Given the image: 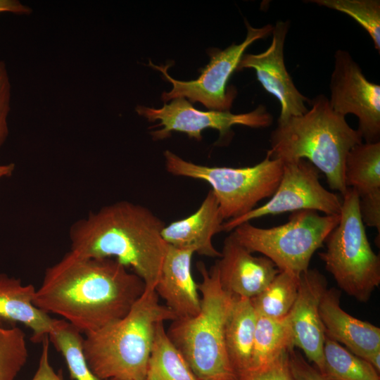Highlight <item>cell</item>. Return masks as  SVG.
Returning <instances> with one entry per match:
<instances>
[{"label":"cell","instance_id":"obj_28","mask_svg":"<svg viewBox=\"0 0 380 380\" xmlns=\"http://www.w3.org/2000/svg\"><path fill=\"white\" fill-rule=\"evenodd\" d=\"M28 357L25 334L18 327L0 324V380H15Z\"/></svg>","mask_w":380,"mask_h":380},{"label":"cell","instance_id":"obj_24","mask_svg":"<svg viewBox=\"0 0 380 380\" xmlns=\"http://www.w3.org/2000/svg\"><path fill=\"white\" fill-rule=\"evenodd\" d=\"M63 355L70 376L74 380H103L90 369L83 351L84 337L76 328L64 319H53L48 336Z\"/></svg>","mask_w":380,"mask_h":380},{"label":"cell","instance_id":"obj_25","mask_svg":"<svg viewBox=\"0 0 380 380\" xmlns=\"http://www.w3.org/2000/svg\"><path fill=\"white\" fill-rule=\"evenodd\" d=\"M321 373L333 380H379V373L367 361L326 336Z\"/></svg>","mask_w":380,"mask_h":380},{"label":"cell","instance_id":"obj_29","mask_svg":"<svg viewBox=\"0 0 380 380\" xmlns=\"http://www.w3.org/2000/svg\"><path fill=\"white\" fill-rule=\"evenodd\" d=\"M288 351L264 367L246 372L239 380H293L289 366Z\"/></svg>","mask_w":380,"mask_h":380},{"label":"cell","instance_id":"obj_11","mask_svg":"<svg viewBox=\"0 0 380 380\" xmlns=\"http://www.w3.org/2000/svg\"><path fill=\"white\" fill-rule=\"evenodd\" d=\"M137 113L148 122L160 121L153 127H163L153 131L151 134L154 139H163L170 136L172 132L186 134L189 138L197 141L202 139L203 129L212 128L220 133V139L230 136L232 127L236 125L252 128H265L272 125V115L263 105L255 110L241 114H234L229 110L202 111L198 110L184 98H177L160 108H149L144 106L136 107Z\"/></svg>","mask_w":380,"mask_h":380},{"label":"cell","instance_id":"obj_33","mask_svg":"<svg viewBox=\"0 0 380 380\" xmlns=\"http://www.w3.org/2000/svg\"><path fill=\"white\" fill-rule=\"evenodd\" d=\"M0 13L30 15L32 13V8L18 0H0Z\"/></svg>","mask_w":380,"mask_h":380},{"label":"cell","instance_id":"obj_18","mask_svg":"<svg viewBox=\"0 0 380 380\" xmlns=\"http://www.w3.org/2000/svg\"><path fill=\"white\" fill-rule=\"evenodd\" d=\"M340 296L338 291L331 288L321 299L319 314L325 335L365 360L380 350V329L344 311L340 305Z\"/></svg>","mask_w":380,"mask_h":380},{"label":"cell","instance_id":"obj_31","mask_svg":"<svg viewBox=\"0 0 380 380\" xmlns=\"http://www.w3.org/2000/svg\"><path fill=\"white\" fill-rule=\"evenodd\" d=\"M291 348L288 351L289 369L293 380H333L324 376Z\"/></svg>","mask_w":380,"mask_h":380},{"label":"cell","instance_id":"obj_35","mask_svg":"<svg viewBox=\"0 0 380 380\" xmlns=\"http://www.w3.org/2000/svg\"><path fill=\"white\" fill-rule=\"evenodd\" d=\"M15 167V164L12 163L0 165V179L11 176Z\"/></svg>","mask_w":380,"mask_h":380},{"label":"cell","instance_id":"obj_27","mask_svg":"<svg viewBox=\"0 0 380 380\" xmlns=\"http://www.w3.org/2000/svg\"><path fill=\"white\" fill-rule=\"evenodd\" d=\"M331 9L342 12L353 18L372 38L374 48L380 51L379 0H310Z\"/></svg>","mask_w":380,"mask_h":380},{"label":"cell","instance_id":"obj_14","mask_svg":"<svg viewBox=\"0 0 380 380\" xmlns=\"http://www.w3.org/2000/svg\"><path fill=\"white\" fill-rule=\"evenodd\" d=\"M327 289V281L317 270L305 271L299 277L296 300L288 314L293 348L302 350L320 372L326 335L319 304Z\"/></svg>","mask_w":380,"mask_h":380},{"label":"cell","instance_id":"obj_5","mask_svg":"<svg viewBox=\"0 0 380 380\" xmlns=\"http://www.w3.org/2000/svg\"><path fill=\"white\" fill-rule=\"evenodd\" d=\"M202 281L201 310L194 317L172 321L167 334L200 380H239L225 347L224 328L234 297L220 283L214 265L197 264Z\"/></svg>","mask_w":380,"mask_h":380},{"label":"cell","instance_id":"obj_1","mask_svg":"<svg viewBox=\"0 0 380 380\" xmlns=\"http://www.w3.org/2000/svg\"><path fill=\"white\" fill-rule=\"evenodd\" d=\"M145 289L144 281L116 260L70 250L46 270L33 303L86 334L124 317Z\"/></svg>","mask_w":380,"mask_h":380},{"label":"cell","instance_id":"obj_30","mask_svg":"<svg viewBox=\"0 0 380 380\" xmlns=\"http://www.w3.org/2000/svg\"><path fill=\"white\" fill-rule=\"evenodd\" d=\"M11 82L3 61H0V148L6 141L9 130L8 116L11 106Z\"/></svg>","mask_w":380,"mask_h":380},{"label":"cell","instance_id":"obj_26","mask_svg":"<svg viewBox=\"0 0 380 380\" xmlns=\"http://www.w3.org/2000/svg\"><path fill=\"white\" fill-rule=\"evenodd\" d=\"M299 277L280 271L268 286L251 299L258 316L281 319L288 315L298 295Z\"/></svg>","mask_w":380,"mask_h":380},{"label":"cell","instance_id":"obj_17","mask_svg":"<svg viewBox=\"0 0 380 380\" xmlns=\"http://www.w3.org/2000/svg\"><path fill=\"white\" fill-rule=\"evenodd\" d=\"M195 252L168 244L160 274L155 286L158 297L177 318L196 316L201 310L198 284L191 273V260Z\"/></svg>","mask_w":380,"mask_h":380},{"label":"cell","instance_id":"obj_16","mask_svg":"<svg viewBox=\"0 0 380 380\" xmlns=\"http://www.w3.org/2000/svg\"><path fill=\"white\" fill-rule=\"evenodd\" d=\"M346 186L355 189L364 224L380 234V141L361 143L350 149L345 163Z\"/></svg>","mask_w":380,"mask_h":380},{"label":"cell","instance_id":"obj_13","mask_svg":"<svg viewBox=\"0 0 380 380\" xmlns=\"http://www.w3.org/2000/svg\"><path fill=\"white\" fill-rule=\"evenodd\" d=\"M290 27L289 20H277L273 25L270 46L260 53L243 54L236 70L252 68L263 88L277 99L281 112L277 122L308 111L306 103L310 100L296 88L284 63V44Z\"/></svg>","mask_w":380,"mask_h":380},{"label":"cell","instance_id":"obj_34","mask_svg":"<svg viewBox=\"0 0 380 380\" xmlns=\"http://www.w3.org/2000/svg\"><path fill=\"white\" fill-rule=\"evenodd\" d=\"M370 365H372L375 370L379 373L380 371V350L372 353L366 360Z\"/></svg>","mask_w":380,"mask_h":380},{"label":"cell","instance_id":"obj_4","mask_svg":"<svg viewBox=\"0 0 380 380\" xmlns=\"http://www.w3.org/2000/svg\"><path fill=\"white\" fill-rule=\"evenodd\" d=\"M175 319L155 290L145 289L124 317L84 334L89 367L103 380H145L156 327Z\"/></svg>","mask_w":380,"mask_h":380},{"label":"cell","instance_id":"obj_21","mask_svg":"<svg viewBox=\"0 0 380 380\" xmlns=\"http://www.w3.org/2000/svg\"><path fill=\"white\" fill-rule=\"evenodd\" d=\"M257 319L251 299L234 297L225 323L224 341L239 379L250 368Z\"/></svg>","mask_w":380,"mask_h":380},{"label":"cell","instance_id":"obj_20","mask_svg":"<svg viewBox=\"0 0 380 380\" xmlns=\"http://www.w3.org/2000/svg\"><path fill=\"white\" fill-rule=\"evenodd\" d=\"M35 290L32 284L0 274V324L20 323L32 331V340L40 343L48 337L54 319L34 305Z\"/></svg>","mask_w":380,"mask_h":380},{"label":"cell","instance_id":"obj_10","mask_svg":"<svg viewBox=\"0 0 380 380\" xmlns=\"http://www.w3.org/2000/svg\"><path fill=\"white\" fill-rule=\"evenodd\" d=\"M319 170L305 159L284 163L279 184L270 201L246 214L223 222L222 231L269 215L303 210L340 215L341 200L319 182Z\"/></svg>","mask_w":380,"mask_h":380},{"label":"cell","instance_id":"obj_7","mask_svg":"<svg viewBox=\"0 0 380 380\" xmlns=\"http://www.w3.org/2000/svg\"><path fill=\"white\" fill-rule=\"evenodd\" d=\"M164 157L169 173L203 180L212 186L225 221L246 214L258 202L271 197L283 172L284 163L272 158L268 151L255 165L236 168L195 164L168 150L164 152Z\"/></svg>","mask_w":380,"mask_h":380},{"label":"cell","instance_id":"obj_9","mask_svg":"<svg viewBox=\"0 0 380 380\" xmlns=\"http://www.w3.org/2000/svg\"><path fill=\"white\" fill-rule=\"evenodd\" d=\"M247 34L239 44L233 43L224 50L217 48L208 49L210 60L201 70V75L195 80L180 81L171 77L167 72V65H150L160 71L164 77L172 84V89L162 94V100L169 101L177 98H187L192 102H200L213 110H229L236 90L227 88V83L238 65L245 50L256 40L264 39L272 32L273 25L267 24L261 27H253L245 20Z\"/></svg>","mask_w":380,"mask_h":380},{"label":"cell","instance_id":"obj_23","mask_svg":"<svg viewBox=\"0 0 380 380\" xmlns=\"http://www.w3.org/2000/svg\"><path fill=\"white\" fill-rule=\"evenodd\" d=\"M291 348L293 346L288 315L281 319L258 316L248 372L264 367Z\"/></svg>","mask_w":380,"mask_h":380},{"label":"cell","instance_id":"obj_19","mask_svg":"<svg viewBox=\"0 0 380 380\" xmlns=\"http://www.w3.org/2000/svg\"><path fill=\"white\" fill-rule=\"evenodd\" d=\"M224 221L216 196L210 190L194 213L165 226L162 236L174 247L191 249L210 258H220L221 253L214 247L212 240L222 231Z\"/></svg>","mask_w":380,"mask_h":380},{"label":"cell","instance_id":"obj_22","mask_svg":"<svg viewBox=\"0 0 380 380\" xmlns=\"http://www.w3.org/2000/svg\"><path fill=\"white\" fill-rule=\"evenodd\" d=\"M145 380H200L169 338L164 322L156 327Z\"/></svg>","mask_w":380,"mask_h":380},{"label":"cell","instance_id":"obj_32","mask_svg":"<svg viewBox=\"0 0 380 380\" xmlns=\"http://www.w3.org/2000/svg\"><path fill=\"white\" fill-rule=\"evenodd\" d=\"M42 343V350L38 367L32 380H64L61 372L55 371L50 363L49 337H46Z\"/></svg>","mask_w":380,"mask_h":380},{"label":"cell","instance_id":"obj_6","mask_svg":"<svg viewBox=\"0 0 380 380\" xmlns=\"http://www.w3.org/2000/svg\"><path fill=\"white\" fill-rule=\"evenodd\" d=\"M319 253L326 270L348 295L366 303L380 284V257L372 250L359 209L356 191L343 195L340 220Z\"/></svg>","mask_w":380,"mask_h":380},{"label":"cell","instance_id":"obj_2","mask_svg":"<svg viewBox=\"0 0 380 380\" xmlns=\"http://www.w3.org/2000/svg\"><path fill=\"white\" fill-rule=\"evenodd\" d=\"M165 222L148 208L127 201L105 205L74 222L70 251L96 258H113L155 290L168 244Z\"/></svg>","mask_w":380,"mask_h":380},{"label":"cell","instance_id":"obj_3","mask_svg":"<svg viewBox=\"0 0 380 380\" xmlns=\"http://www.w3.org/2000/svg\"><path fill=\"white\" fill-rule=\"evenodd\" d=\"M310 104L305 113L277 122L270 134L267 151L283 163L308 160L324 174L330 189L343 196L348 189L344 178L346 156L362 143V137L346 117L332 110L324 94L317 95Z\"/></svg>","mask_w":380,"mask_h":380},{"label":"cell","instance_id":"obj_8","mask_svg":"<svg viewBox=\"0 0 380 380\" xmlns=\"http://www.w3.org/2000/svg\"><path fill=\"white\" fill-rule=\"evenodd\" d=\"M339 220L340 215H320L315 210H303L293 212L289 221L279 226L260 228L248 222L232 233L251 253H260L279 271L300 277L309 269L313 254Z\"/></svg>","mask_w":380,"mask_h":380},{"label":"cell","instance_id":"obj_15","mask_svg":"<svg viewBox=\"0 0 380 380\" xmlns=\"http://www.w3.org/2000/svg\"><path fill=\"white\" fill-rule=\"evenodd\" d=\"M220 253L215 264L220 283L233 296L253 298L280 272L265 256L253 255L232 232L224 239Z\"/></svg>","mask_w":380,"mask_h":380},{"label":"cell","instance_id":"obj_12","mask_svg":"<svg viewBox=\"0 0 380 380\" xmlns=\"http://www.w3.org/2000/svg\"><path fill=\"white\" fill-rule=\"evenodd\" d=\"M331 108L346 117L358 118L357 131L367 143L380 141V86L369 81L359 64L346 50L334 53L330 84Z\"/></svg>","mask_w":380,"mask_h":380}]
</instances>
